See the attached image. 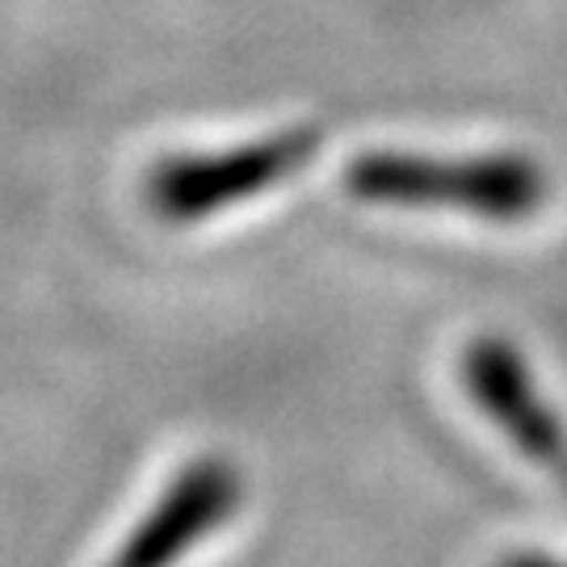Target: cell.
I'll return each mask as SVG.
<instances>
[{
    "instance_id": "cell-3",
    "label": "cell",
    "mask_w": 567,
    "mask_h": 567,
    "mask_svg": "<svg viewBox=\"0 0 567 567\" xmlns=\"http://www.w3.org/2000/svg\"><path fill=\"white\" fill-rule=\"evenodd\" d=\"M244 501L240 471L227 458H198L168 484L156 508L131 529L105 567H173L203 538L231 522Z\"/></svg>"
},
{
    "instance_id": "cell-1",
    "label": "cell",
    "mask_w": 567,
    "mask_h": 567,
    "mask_svg": "<svg viewBox=\"0 0 567 567\" xmlns=\"http://www.w3.org/2000/svg\"><path fill=\"white\" fill-rule=\"evenodd\" d=\"M344 189L379 206L471 210L487 224H522L547 203V173L529 156H408L370 152L344 168Z\"/></svg>"
},
{
    "instance_id": "cell-2",
    "label": "cell",
    "mask_w": 567,
    "mask_h": 567,
    "mask_svg": "<svg viewBox=\"0 0 567 567\" xmlns=\"http://www.w3.org/2000/svg\"><path fill=\"white\" fill-rule=\"evenodd\" d=\"M320 147L316 126L282 131L274 140L248 143L240 152L227 156H203V161H173L156 173L152 185V203L164 219H206L210 210H224L231 203H244L252 194H261L282 177L299 173Z\"/></svg>"
},
{
    "instance_id": "cell-4",
    "label": "cell",
    "mask_w": 567,
    "mask_h": 567,
    "mask_svg": "<svg viewBox=\"0 0 567 567\" xmlns=\"http://www.w3.org/2000/svg\"><path fill=\"white\" fill-rule=\"evenodd\" d=\"M466 391L508 433L517 454L567 480V429L538 395L526 358L501 337H480L463 362Z\"/></svg>"
}]
</instances>
